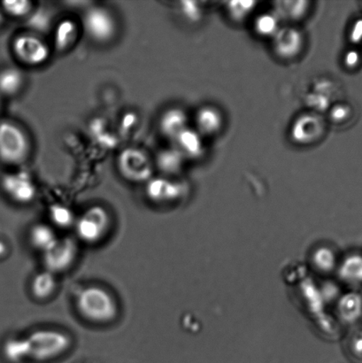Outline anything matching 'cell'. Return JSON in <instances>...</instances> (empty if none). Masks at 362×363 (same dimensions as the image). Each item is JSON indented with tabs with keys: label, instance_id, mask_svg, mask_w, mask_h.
<instances>
[{
	"label": "cell",
	"instance_id": "obj_1",
	"mask_svg": "<svg viewBox=\"0 0 362 363\" xmlns=\"http://www.w3.org/2000/svg\"><path fill=\"white\" fill-rule=\"evenodd\" d=\"M77 307L84 318L96 323L113 321L118 311L112 295L98 286L87 287L81 291L77 297Z\"/></svg>",
	"mask_w": 362,
	"mask_h": 363
},
{
	"label": "cell",
	"instance_id": "obj_2",
	"mask_svg": "<svg viewBox=\"0 0 362 363\" xmlns=\"http://www.w3.org/2000/svg\"><path fill=\"white\" fill-rule=\"evenodd\" d=\"M30 358L48 361L65 353L70 346L69 337L52 330H40L26 337Z\"/></svg>",
	"mask_w": 362,
	"mask_h": 363
},
{
	"label": "cell",
	"instance_id": "obj_3",
	"mask_svg": "<svg viewBox=\"0 0 362 363\" xmlns=\"http://www.w3.org/2000/svg\"><path fill=\"white\" fill-rule=\"evenodd\" d=\"M30 147L21 128L10 122L0 123V160L7 164H18L27 157Z\"/></svg>",
	"mask_w": 362,
	"mask_h": 363
},
{
	"label": "cell",
	"instance_id": "obj_4",
	"mask_svg": "<svg viewBox=\"0 0 362 363\" xmlns=\"http://www.w3.org/2000/svg\"><path fill=\"white\" fill-rule=\"evenodd\" d=\"M117 166L124 179L134 183H143L152 179L154 169L148 156L140 149L129 147L120 152Z\"/></svg>",
	"mask_w": 362,
	"mask_h": 363
},
{
	"label": "cell",
	"instance_id": "obj_5",
	"mask_svg": "<svg viewBox=\"0 0 362 363\" xmlns=\"http://www.w3.org/2000/svg\"><path fill=\"white\" fill-rule=\"evenodd\" d=\"M110 217L102 206H94L85 211L76 222V230L80 240L86 243H97L109 229Z\"/></svg>",
	"mask_w": 362,
	"mask_h": 363
},
{
	"label": "cell",
	"instance_id": "obj_6",
	"mask_svg": "<svg viewBox=\"0 0 362 363\" xmlns=\"http://www.w3.org/2000/svg\"><path fill=\"white\" fill-rule=\"evenodd\" d=\"M13 51L21 62L30 66L41 65L50 56L45 43L30 34L18 35L13 43Z\"/></svg>",
	"mask_w": 362,
	"mask_h": 363
},
{
	"label": "cell",
	"instance_id": "obj_7",
	"mask_svg": "<svg viewBox=\"0 0 362 363\" xmlns=\"http://www.w3.org/2000/svg\"><path fill=\"white\" fill-rule=\"evenodd\" d=\"M77 255L76 241L71 238L59 240L47 252H44L46 270L52 274L62 273L72 266Z\"/></svg>",
	"mask_w": 362,
	"mask_h": 363
},
{
	"label": "cell",
	"instance_id": "obj_8",
	"mask_svg": "<svg viewBox=\"0 0 362 363\" xmlns=\"http://www.w3.org/2000/svg\"><path fill=\"white\" fill-rule=\"evenodd\" d=\"M84 26L89 37L98 42L110 40L115 35L116 28L111 14L98 6L91 7L85 13Z\"/></svg>",
	"mask_w": 362,
	"mask_h": 363
},
{
	"label": "cell",
	"instance_id": "obj_9",
	"mask_svg": "<svg viewBox=\"0 0 362 363\" xmlns=\"http://www.w3.org/2000/svg\"><path fill=\"white\" fill-rule=\"evenodd\" d=\"M1 185L7 196L20 204L33 201L37 195L34 182L26 172L6 174L3 177Z\"/></svg>",
	"mask_w": 362,
	"mask_h": 363
},
{
	"label": "cell",
	"instance_id": "obj_10",
	"mask_svg": "<svg viewBox=\"0 0 362 363\" xmlns=\"http://www.w3.org/2000/svg\"><path fill=\"white\" fill-rule=\"evenodd\" d=\"M325 125L322 117L315 113H303L293 123L290 138L300 145L315 143L324 133Z\"/></svg>",
	"mask_w": 362,
	"mask_h": 363
},
{
	"label": "cell",
	"instance_id": "obj_11",
	"mask_svg": "<svg viewBox=\"0 0 362 363\" xmlns=\"http://www.w3.org/2000/svg\"><path fill=\"white\" fill-rule=\"evenodd\" d=\"M272 38L273 49L282 59H293L299 55L303 48V35L296 28H280Z\"/></svg>",
	"mask_w": 362,
	"mask_h": 363
},
{
	"label": "cell",
	"instance_id": "obj_12",
	"mask_svg": "<svg viewBox=\"0 0 362 363\" xmlns=\"http://www.w3.org/2000/svg\"><path fill=\"white\" fill-rule=\"evenodd\" d=\"M183 185L164 177H155L147 182L145 194L149 199L157 203L176 201L182 195Z\"/></svg>",
	"mask_w": 362,
	"mask_h": 363
},
{
	"label": "cell",
	"instance_id": "obj_13",
	"mask_svg": "<svg viewBox=\"0 0 362 363\" xmlns=\"http://www.w3.org/2000/svg\"><path fill=\"white\" fill-rule=\"evenodd\" d=\"M174 142L175 147L179 149L186 159H198L204 155L205 148L201 135L189 127L183 130Z\"/></svg>",
	"mask_w": 362,
	"mask_h": 363
},
{
	"label": "cell",
	"instance_id": "obj_14",
	"mask_svg": "<svg viewBox=\"0 0 362 363\" xmlns=\"http://www.w3.org/2000/svg\"><path fill=\"white\" fill-rule=\"evenodd\" d=\"M197 131L205 136L217 133L222 126V113L214 106H208L198 110L196 118Z\"/></svg>",
	"mask_w": 362,
	"mask_h": 363
},
{
	"label": "cell",
	"instance_id": "obj_15",
	"mask_svg": "<svg viewBox=\"0 0 362 363\" xmlns=\"http://www.w3.org/2000/svg\"><path fill=\"white\" fill-rule=\"evenodd\" d=\"M159 128L165 137L175 140L183 130L188 128V117L182 109L171 108L163 113Z\"/></svg>",
	"mask_w": 362,
	"mask_h": 363
},
{
	"label": "cell",
	"instance_id": "obj_16",
	"mask_svg": "<svg viewBox=\"0 0 362 363\" xmlns=\"http://www.w3.org/2000/svg\"><path fill=\"white\" fill-rule=\"evenodd\" d=\"M184 160L186 158L175 147L165 149L157 156L158 168L166 175H176L182 170Z\"/></svg>",
	"mask_w": 362,
	"mask_h": 363
},
{
	"label": "cell",
	"instance_id": "obj_17",
	"mask_svg": "<svg viewBox=\"0 0 362 363\" xmlns=\"http://www.w3.org/2000/svg\"><path fill=\"white\" fill-rule=\"evenodd\" d=\"M340 316L344 321L353 323L362 315V297L356 293H350L341 298L339 304Z\"/></svg>",
	"mask_w": 362,
	"mask_h": 363
},
{
	"label": "cell",
	"instance_id": "obj_18",
	"mask_svg": "<svg viewBox=\"0 0 362 363\" xmlns=\"http://www.w3.org/2000/svg\"><path fill=\"white\" fill-rule=\"evenodd\" d=\"M30 240L35 249L45 252L57 243L59 238L51 227L46 224H37L30 230Z\"/></svg>",
	"mask_w": 362,
	"mask_h": 363
},
{
	"label": "cell",
	"instance_id": "obj_19",
	"mask_svg": "<svg viewBox=\"0 0 362 363\" xmlns=\"http://www.w3.org/2000/svg\"><path fill=\"white\" fill-rule=\"evenodd\" d=\"M57 286L55 274L45 270L35 276L31 283V291L38 300H46L55 294Z\"/></svg>",
	"mask_w": 362,
	"mask_h": 363
},
{
	"label": "cell",
	"instance_id": "obj_20",
	"mask_svg": "<svg viewBox=\"0 0 362 363\" xmlns=\"http://www.w3.org/2000/svg\"><path fill=\"white\" fill-rule=\"evenodd\" d=\"M339 275L346 283L362 284V255H352L346 257L340 266Z\"/></svg>",
	"mask_w": 362,
	"mask_h": 363
},
{
	"label": "cell",
	"instance_id": "obj_21",
	"mask_svg": "<svg viewBox=\"0 0 362 363\" xmlns=\"http://www.w3.org/2000/svg\"><path fill=\"white\" fill-rule=\"evenodd\" d=\"M77 37V24L71 20L60 21L55 35V48L60 52L66 51Z\"/></svg>",
	"mask_w": 362,
	"mask_h": 363
},
{
	"label": "cell",
	"instance_id": "obj_22",
	"mask_svg": "<svg viewBox=\"0 0 362 363\" xmlns=\"http://www.w3.org/2000/svg\"><path fill=\"white\" fill-rule=\"evenodd\" d=\"M23 84V74L16 69H6L0 72V94L12 96L21 90Z\"/></svg>",
	"mask_w": 362,
	"mask_h": 363
},
{
	"label": "cell",
	"instance_id": "obj_23",
	"mask_svg": "<svg viewBox=\"0 0 362 363\" xmlns=\"http://www.w3.org/2000/svg\"><path fill=\"white\" fill-rule=\"evenodd\" d=\"M3 353L11 362H19L30 358L26 337L7 340L4 345Z\"/></svg>",
	"mask_w": 362,
	"mask_h": 363
},
{
	"label": "cell",
	"instance_id": "obj_24",
	"mask_svg": "<svg viewBox=\"0 0 362 363\" xmlns=\"http://www.w3.org/2000/svg\"><path fill=\"white\" fill-rule=\"evenodd\" d=\"M278 14L266 13L255 21L254 30L258 35L264 38H273L279 30Z\"/></svg>",
	"mask_w": 362,
	"mask_h": 363
},
{
	"label": "cell",
	"instance_id": "obj_25",
	"mask_svg": "<svg viewBox=\"0 0 362 363\" xmlns=\"http://www.w3.org/2000/svg\"><path fill=\"white\" fill-rule=\"evenodd\" d=\"M49 216L52 223L60 229H67L76 224L77 222L72 210L63 205L52 206L50 208Z\"/></svg>",
	"mask_w": 362,
	"mask_h": 363
},
{
	"label": "cell",
	"instance_id": "obj_26",
	"mask_svg": "<svg viewBox=\"0 0 362 363\" xmlns=\"http://www.w3.org/2000/svg\"><path fill=\"white\" fill-rule=\"evenodd\" d=\"M256 5L255 1H232L228 3L227 10L233 21H241L250 16Z\"/></svg>",
	"mask_w": 362,
	"mask_h": 363
},
{
	"label": "cell",
	"instance_id": "obj_27",
	"mask_svg": "<svg viewBox=\"0 0 362 363\" xmlns=\"http://www.w3.org/2000/svg\"><path fill=\"white\" fill-rule=\"evenodd\" d=\"M281 4L285 7L280 6V12L285 10L283 16L292 20H300L305 16L310 5V2L307 1H286Z\"/></svg>",
	"mask_w": 362,
	"mask_h": 363
},
{
	"label": "cell",
	"instance_id": "obj_28",
	"mask_svg": "<svg viewBox=\"0 0 362 363\" xmlns=\"http://www.w3.org/2000/svg\"><path fill=\"white\" fill-rule=\"evenodd\" d=\"M336 258L333 252L329 249H319L314 255V263L318 270L322 272H331L335 265Z\"/></svg>",
	"mask_w": 362,
	"mask_h": 363
},
{
	"label": "cell",
	"instance_id": "obj_29",
	"mask_svg": "<svg viewBox=\"0 0 362 363\" xmlns=\"http://www.w3.org/2000/svg\"><path fill=\"white\" fill-rule=\"evenodd\" d=\"M3 9L6 13L13 17H23L30 13L32 4L27 0H14V1H5L2 3Z\"/></svg>",
	"mask_w": 362,
	"mask_h": 363
},
{
	"label": "cell",
	"instance_id": "obj_30",
	"mask_svg": "<svg viewBox=\"0 0 362 363\" xmlns=\"http://www.w3.org/2000/svg\"><path fill=\"white\" fill-rule=\"evenodd\" d=\"M181 10H182L183 16L193 23H198L203 16V11H202L200 3L196 1L186 0V1L181 2Z\"/></svg>",
	"mask_w": 362,
	"mask_h": 363
},
{
	"label": "cell",
	"instance_id": "obj_31",
	"mask_svg": "<svg viewBox=\"0 0 362 363\" xmlns=\"http://www.w3.org/2000/svg\"><path fill=\"white\" fill-rule=\"evenodd\" d=\"M346 348L350 357L356 360H362V332L351 334L346 341Z\"/></svg>",
	"mask_w": 362,
	"mask_h": 363
},
{
	"label": "cell",
	"instance_id": "obj_32",
	"mask_svg": "<svg viewBox=\"0 0 362 363\" xmlns=\"http://www.w3.org/2000/svg\"><path fill=\"white\" fill-rule=\"evenodd\" d=\"M350 113L351 110L349 106L336 105L332 108L329 116H331L333 122L340 123L349 118Z\"/></svg>",
	"mask_w": 362,
	"mask_h": 363
},
{
	"label": "cell",
	"instance_id": "obj_33",
	"mask_svg": "<svg viewBox=\"0 0 362 363\" xmlns=\"http://www.w3.org/2000/svg\"><path fill=\"white\" fill-rule=\"evenodd\" d=\"M349 39L353 44H360L362 41V19L357 20L353 23L349 32Z\"/></svg>",
	"mask_w": 362,
	"mask_h": 363
},
{
	"label": "cell",
	"instance_id": "obj_34",
	"mask_svg": "<svg viewBox=\"0 0 362 363\" xmlns=\"http://www.w3.org/2000/svg\"><path fill=\"white\" fill-rule=\"evenodd\" d=\"M361 60L360 53L357 51H354V50H351V51L347 52L345 55V58H344V62H345V65L349 69H353V67L359 65Z\"/></svg>",
	"mask_w": 362,
	"mask_h": 363
},
{
	"label": "cell",
	"instance_id": "obj_35",
	"mask_svg": "<svg viewBox=\"0 0 362 363\" xmlns=\"http://www.w3.org/2000/svg\"><path fill=\"white\" fill-rule=\"evenodd\" d=\"M6 251V245L3 243V242L0 241V257L5 255Z\"/></svg>",
	"mask_w": 362,
	"mask_h": 363
},
{
	"label": "cell",
	"instance_id": "obj_36",
	"mask_svg": "<svg viewBox=\"0 0 362 363\" xmlns=\"http://www.w3.org/2000/svg\"><path fill=\"white\" fill-rule=\"evenodd\" d=\"M4 20L3 14L1 13V11H0V25L2 24Z\"/></svg>",
	"mask_w": 362,
	"mask_h": 363
}]
</instances>
